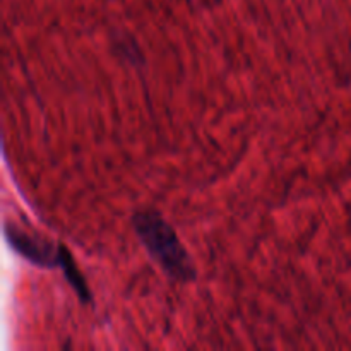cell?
<instances>
[{
	"instance_id": "6da1fadb",
	"label": "cell",
	"mask_w": 351,
	"mask_h": 351,
	"mask_svg": "<svg viewBox=\"0 0 351 351\" xmlns=\"http://www.w3.org/2000/svg\"><path fill=\"white\" fill-rule=\"evenodd\" d=\"M3 233H5L9 245L27 263L38 267H45V269L64 271L65 278L75 290V293L79 295L81 302L91 300V293H89L84 276L79 273L71 252L64 245L55 243L45 233L36 232L26 219H23V223H17L16 219L7 218L3 221Z\"/></svg>"
},
{
	"instance_id": "7a4b0ae2",
	"label": "cell",
	"mask_w": 351,
	"mask_h": 351,
	"mask_svg": "<svg viewBox=\"0 0 351 351\" xmlns=\"http://www.w3.org/2000/svg\"><path fill=\"white\" fill-rule=\"evenodd\" d=\"M134 228L147 254L171 280L182 283L195 280V267L187 249L163 216L154 211L136 213Z\"/></svg>"
}]
</instances>
